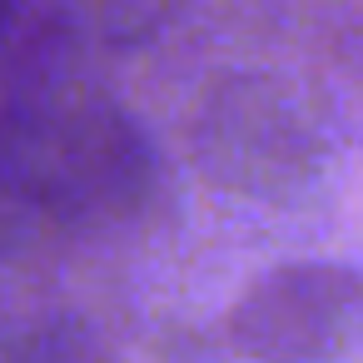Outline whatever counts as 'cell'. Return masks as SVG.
<instances>
[{"mask_svg": "<svg viewBox=\"0 0 363 363\" xmlns=\"http://www.w3.org/2000/svg\"><path fill=\"white\" fill-rule=\"evenodd\" d=\"M229 343L254 363H333L363 343V274L348 264H284L229 313Z\"/></svg>", "mask_w": 363, "mask_h": 363, "instance_id": "3", "label": "cell"}, {"mask_svg": "<svg viewBox=\"0 0 363 363\" xmlns=\"http://www.w3.org/2000/svg\"><path fill=\"white\" fill-rule=\"evenodd\" d=\"M100 16L115 35H145L160 16V0H100Z\"/></svg>", "mask_w": 363, "mask_h": 363, "instance_id": "5", "label": "cell"}, {"mask_svg": "<svg viewBox=\"0 0 363 363\" xmlns=\"http://www.w3.org/2000/svg\"><path fill=\"white\" fill-rule=\"evenodd\" d=\"M0 363H95V353H90V338L80 333V323L55 318V323L6 338L0 343Z\"/></svg>", "mask_w": 363, "mask_h": 363, "instance_id": "4", "label": "cell"}, {"mask_svg": "<svg viewBox=\"0 0 363 363\" xmlns=\"http://www.w3.org/2000/svg\"><path fill=\"white\" fill-rule=\"evenodd\" d=\"M184 145L209 184L239 199H279L318 174V95L269 70L219 75L199 90Z\"/></svg>", "mask_w": 363, "mask_h": 363, "instance_id": "1", "label": "cell"}, {"mask_svg": "<svg viewBox=\"0 0 363 363\" xmlns=\"http://www.w3.org/2000/svg\"><path fill=\"white\" fill-rule=\"evenodd\" d=\"M150 150L140 130L100 105L40 120L11 164L16 194L65 229H110L150 194Z\"/></svg>", "mask_w": 363, "mask_h": 363, "instance_id": "2", "label": "cell"}]
</instances>
